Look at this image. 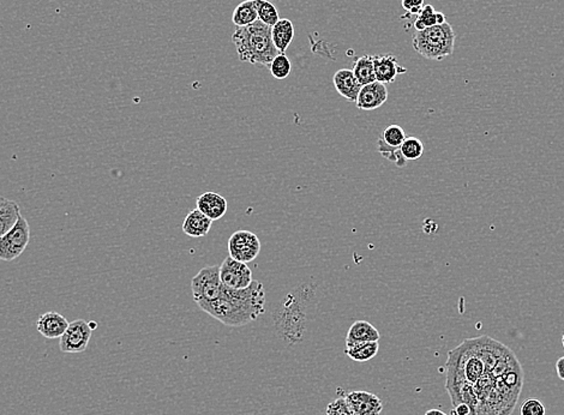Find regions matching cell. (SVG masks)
<instances>
[{"instance_id":"obj_28","label":"cell","mask_w":564,"mask_h":415,"mask_svg":"<svg viewBox=\"0 0 564 415\" xmlns=\"http://www.w3.org/2000/svg\"><path fill=\"white\" fill-rule=\"evenodd\" d=\"M377 150H379V154H381L384 159L394 163L398 167L401 168L406 166L407 161L405 160V157L402 156L401 152H400V148L388 147L381 138H379V140H377Z\"/></svg>"},{"instance_id":"obj_26","label":"cell","mask_w":564,"mask_h":415,"mask_svg":"<svg viewBox=\"0 0 564 415\" xmlns=\"http://www.w3.org/2000/svg\"><path fill=\"white\" fill-rule=\"evenodd\" d=\"M406 132L400 125L393 124L386 126L379 137L384 143L391 148H400L403 140H406Z\"/></svg>"},{"instance_id":"obj_4","label":"cell","mask_w":564,"mask_h":415,"mask_svg":"<svg viewBox=\"0 0 564 415\" xmlns=\"http://www.w3.org/2000/svg\"><path fill=\"white\" fill-rule=\"evenodd\" d=\"M455 31L447 23L433 26L425 31H417L414 34L412 45L418 55L429 60L442 62L452 55L455 47Z\"/></svg>"},{"instance_id":"obj_13","label":"cell","mask_w":564,"mask_h":415,"mask_svg":"<svg viewBox=\"0 0 564 415\" xmlns=\"http://www.w3.org/2000/svg\"><path fill=\"white\" fill-rule=\"evenodd\" d=\"M69 324L67 319L63 314L55 312V311H50V312L43 314L38 319L36 329L40 334L43 335V338L53 340V338H62Z\"/></svg>"},{"instance_id":"obj_10","label":"cell","mask_w":564,"mask_h":415,"mask_svg":"<svg viewBox=\"0 0 564 415\" xmlns=\"http://www.w3.org/2000/svg\"><path fill=\"white\" fill-rule=\"evenodd\" d=\"M354 415H381L383 404L379 396L365 390H353L344 397Z\"/></svg>"},{"instance_id":"obj_24","label":"cell","mask_w":564,"mask_h":415,"mask_svg":"<svg viewBox=\"0 0 564 415\" xmlns=\"http://www.w3.org/2000/svg\"><path fill=\"white\" fill-rule=\"evenodd\" d=\"M400 152L406 161H416L424 154V144L417 137H406L400 147Z\"/></svg>"},{"instance_id":"obj_33","label":"cell","mask_w":564,"mask_h":415,"mask_svg":"<svg viewBox=\"0 0 564 415\" xmlns=\"http://www.w3.org/2000/svg\"><path fill=\"white\" fill-rule=\"evenodd\" d=\"M557 376L564 382V357L560 358L556 363Z\"/></svg>"},{"instance_id":"obj_12","label":"cell","mask_w":564,"mask_h":415,"mask_svg":"<svg viewBox=\"0 0 564 415\" xmlns=\"http://www.w3.org/2000/svg\"><path fill=\"white\" fill-rule=\"evenodd\" d=\"M376 81L383 84L393 83L398 74H406L407 69L400 65L398 59L391 55H372Z\"/></svg>"},{"instance_id":"obj_29","label":"cell","mask_w":564,"mask_h":415,"mask_svg":"<svg viewBox=\"0 0 564 415\" xmlns=\"http://www.w3.org/2000/svg\"><path fill=\"white\" fill-rule=\"evenodd\" d=\"M520 414L521 415H545L546 414V409L541 400L530 397L522 404L520 408Z\"/></svg>"},{"instance_id":"obj_18","label":"cell","mask_w":564,"mask_h":415,"mask_svg":"<svg viewBox=\"0 0 564 415\" xmlns=\"http://www.w3.org/2000/svg\"><path fill=\"white\" fill-rule=\"evenodd\" d=\"M271 39L278 53H285L294 39V26L287 18H280L271 27Z\"/></svg>"},{"instance_id":"obj_15","label":"cell","mask_w":564,"mask_h":415,"mask_svg":"<svg viewBox=\"0 0 564 415\" xmlns=\"http://www.w3.org/2000/svg\"><path fill=\"white\" fill-rule=\"evenodd\" d=\"M332 83L337 93L351 102L357 101L358 94L363 87L357 79L353 71L349 69H341L337 71L332 77Z\"/></svg>"},{"instance_id":"obj_6","label":"cell","mask_w":564,"mask_h":415,"mask_svg":"<svg viewBox=\"0 0 564 415\" xmlns=\"http://www.w3.org/2000/svg\"><path fill=\"white\" fill-rule=\"evenodd\" d=\"M31 240V227L23 215L16 222L8 233L0 238V260L5 262L18 258L27 248Z\"/></svg>"},{"instance_id":"obj_21","label":"cell","mask_w":564,"mask_h":415,"mask_svg":"<svg viewBox=\"0 0 564 415\" xmlns=\"http://www.w3.org/2000/svg\"><path fill=\"white\" fill-rule=\"evenodd\" d=\"M353 74L362 86L376 82L375 67L372 55H363L353 62Z\"/></svg>"},{"instance_id":"obj_31","label":"cell","mask_w":564,"mask_h":415,"mask_svg":"<svg viewBox=\"0 0 564 415\" xmlns=\"http://www.w3.org/2000/svg\"><path fill=\"white\" fill-rule=\"evenodd\" d=\"M401 5L407 15L418 16L421 13V9L424 6V0H401Z\"/></svg>"},{"instance_id":"obj_17","label":"cell","mask_w":564,"mask_h":415,"mask_svg":"<svg viewBox=\"0 0 564 415\" xmlns=\"http://www.w3.org/2000/svg\"><path fill=\"white\" fill-rule=\"evenodd\" d=\"M379 330L367 321H357L348 329L346 336V347L362 343V342L379 341Z\"/></svg>"},{"instance_id":"obj_19","label":"cell","mask_w":564,"mask_h":415,"mask_svg":"<svg viewBox=\"0 0 564 415\" xmlns=\"http://www.w3.org/2000/svg\"><path fill=\"white\" fill-rule=\"evenodd\" d=\"M20 216V206L15 201L0 197V238L8 233Z\"/></svg>"},{"instance_id":"obj_20","label":"cell","mask_w":564,"mask_h":415,"mask_svg":"<svg viewBox=\"0 0 564 415\" xmlns=\"http://www.w3.org/2000/svg\"><path fill=\"white\" fill-rule=\"evenodd\" d=\"M379 350V341L362 342V343L346 347L345 353L351 360L357 361V363H367L377 355Z\"/></svg>"},{"instance_id":"obj_30","label":"cell","mask_w":564,"mask_h":415,"mask_svg":"<svg viewBox=\"0 0 564 415\" xmlns=\"http://www.w3.org/2000/svg\"><path fill=\"white\" fill-rule=\"evenodd\" d=\"M327 415H354V413L349 409L344 397H339L332 401L327 406Z\"/></svg>"},{"instance_id":"obj_1","label":"cell","mask_w":564,"mask_h":415,"mask_svg":"<svg viewBox=\"0 0 564 415\" xmlns=\"http://www.w3.org/2000/svg\"><path fill=\"white\" fill-rule=\"evenodd\" d=\"M445 389L452 404H467L470 415H511L524 388V373L509 347L490 336L467 338L450 350Z\"/></svg>"},{"instance_id":"obj_23","label":"cell","mask_w":564,"mask_h":415,"mask_svg":"<svg viewBox=\"0 0 564 415\" xmlns=\"http://www.w3.org/2000/svg\"><path fill=\"white\" fill-rule=\"evenodd\" d=\"M254 6L259 16V20L269 27H273L280 20L278 10L275 5L268 0H254Z\"/></svg>"},{"instance_id":"obj_25","label":"cell","mask_w":564,"mask_h":415,"mask_svg":"<svg viewBox=\"0 0 564 415\" xmlns=\"http://www.w3.org/2000/svg\"><path fill=\"white\" fill-rule=\"evenodd\" d=\"M269 70L271 76L276 79H285L292 71V62L285 53H278L271 62Z\"/></svg>"},{"instance_id":"obj_14","label":"cell","mask_w":564,"mask_h":415,"mask_svg":"<svg viewBox=\"0 0 564 415\" xmlns=\"http://www.w3.org/2000/svg\"><path fill=\"white\" fill-rule=\"evenodd\" d=\"M196 208L213 221L224 218L227 213V201L217 192H205L197 198Z\"/></svg>"},{"instance_id":"obj_8","label":"cell","mask_w":564,"mask_h":415,"mask_svg":"<svg viewBox=\"0 0 564 415\" xmlns=\"http://www.w3.org/2000/svg\"><path fill=\"white\" fill-rule=\"evenodd\" d=\"M93 329L90 328V322L85 319H76L67 326L65 333L63 334L59 342V347L63 353H82L90 345Z\"/></svg>"},{"instance_id":"obj_5","label":"cell","mask_w":564,"mask_h":415,"mask_svg":"<svg viewBox=\"0 0 564 415\" xmlns=\"http://www.w3.org/2000/svg\"><path fill=\"white\" fill-rule=\"evenodd\" d=\"M224 284L221 282L220 265H209L193 276L191 289L195 303L202 306L220 298Z\"/></svg>"},{"instance_id":"obj_34","label":"cell","mask_w":564,"mask_h":415,"mask_svg":"<svg viewBox=\"0 0 564 415\" xmlns=\"http://www.w3.org/2000/svg\"><path fill=\"white\" fill-rule=\"evenodd\" d=\"M436 22L437 26L447 23V18H445V15L443 12H436Z\"/></svg>"},{"instance_id":"obj_3","label":"cell","mask_w":564,"mask_h":415,"mask_svg":"<svg viewBox=\"0 0 564 415\" xmlns=\"http://www.w3.org/2000/svg\"><path fill=\"white\" fill-rule=\"evenodd\" d=\"M232 43L240 60L252 65L269 67L278 55L271 39V27L259 20L246 27L238 28L233 33Z\"/></svg>"},{"instance_id":"obj_9","label":"cell","mask_w":564,"mask_h":415,"mask_svg":"<svg viewBox=\"0 0 564 415\" xmlns=\"http://www.w3.org/2000/svg\"><path fill=\"white\" fill-rule=\"evenodd\" d=\"M221 282L232 289H243L251 284L254 281L251 269L246 263H242L228 256L220 265Z\"/></svg>"},{"instance_id":"obj_27","label":"cell","mask_w":564,"mask_h":415,"mask_svg":"<svg viewBox=\"0 0 564 415\" xmlns=\"http://www.w3.org/2000/svg\"><path fill=\"white\" fill-rule=\"evenodd\" d=\"M436 12L433 5H424L423 9H421V13L417 16V18L414 21L413 26L416 28V31H425L428 28L437 26Z\"/></svg>"},{"instance_id":"obj_7","label":"cell","mask_w":564,"mask_h":415,"mask_svg":"<svg viewBox=\"0 0 564 415\" xmlns=\"http://www.w3.org/2000/svg\"><path fill=\"white\" fill-rule=\"evenodd\" d=\"M228 253L233 260L248 264L256 260L261 253V241L252 232L238 231L228 240Z\"/></svg>"},{"instance_id":"obj_22","label":"cell","mask_w":564,"mask_h":415,"mask_svg":"<svg viewBox=\"0 0 564 415\" xmlns=\"http://www.w3.org/2000/svg\"><path fill=\"white\" fill-rule=\"evenodd\" d=\"M256 21H259V16L254 6V0H245L233 11L232 22L238 28L246 27L255 23Z\"/></svg>"},{"instance_id":"obj_35","label":"cell","mask_w":564,"mask_h":415,"mask_svg":"<svg viewBox=\"0 0 564 415\" xmlns=\"http://www.w3.org/2000/svg\"><path fill=\"white\" fill-rule=\"evenodd\" d=\"M425 415H448L445 414V411H440V409H429V411H426Z\"/></svg>"},{"instance_id":"obj_2","label":"cell","mask_w":564,"mask_h":415,"mask_svg":"<svg viewBox=\"0 0 564 415\" xmlns=\"http://www.w3.org/2000/svg\"><path fill=\"white\" fill-rule=\"evenodd\" d=\"M200 309L224 326H246L264 314L266 292L263 284L256 280L243 289H232L224 284L220 298Z\"/></svg>"},{"instance_id":"obj_16","label":"cell","mask_w":564,"mask_h":415,"mask_svg":"<svg viewBox=\"0 0 564 415\" xmlns=\"http://www.w3.org/2000/svg\"><path fill=\"white\" fill-rule=\"evenodd\" d=\"M213 220L196 209L191 210L183 222V232L192 238L205 237L212 228Z\"/></svg>"},{"instance_id":"obj_36","label":"cell","mask_w":564,"mask_h":415,"mask_svg":"<svg viewBox=\"0 0 564 415\" xmlns=\"http://www.w3.org/2000/svg\"><path fill=\"white\" fill-rule=\"evenodd\" d=\"M562 345H563V348H564V331H563V335H562Z\"/></svg>"},{"instance_id":"obj_32","label":"cell","mask_w":564,"mask_h":415,"mask_svg":"<svg viewBox=\"0 0 564 415\" xmlns=\"http://www.w3.org/2000/svg\"><path fill=\"white\" fill-rule=\"evenodd\" d=\"M471 414V408L467 404H456L454 409L450 411V415H470Z\"/></svg>"},{"instance_id":"obj_11","label":"cell","mask_w":564,"mask_h":415,"mask_svg":"<svg viewBox=\"0 0 564 415\" xmlns=\"http://www.w3.org/2000/svg\"><path fill=\"white\" fill-rule=\"evenodd\" d=\"M388 99V89L386 84L379 82H372L370 84L362 87L357 97V109L362 111H374L384 105Z\"/></svg>"}]
</instances>
